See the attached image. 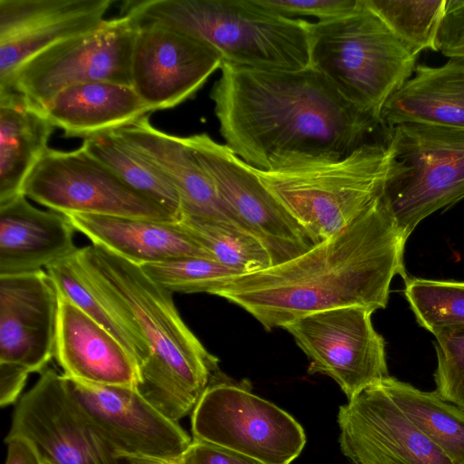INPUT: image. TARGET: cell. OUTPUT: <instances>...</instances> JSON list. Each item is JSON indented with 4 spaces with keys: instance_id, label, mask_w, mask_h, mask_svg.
Listing matches in <instances>:
<instances>
[{
    "instance_id": "1",
    "label": "cell",
    "mask_w": 464,
    "mask_h": 464,
    "mask_svg": "<svg viewBox=\"0 0 464 464\" xmlns=\"http://www.w3.org/2000/svg\"><path fill=\"white\" fill-rule=\"evenodd\" d=\"M210 97L226 142L263 171L344 158L379 123L311 66L266 71L222 62Z\"/></svg>"
},
{
    "instance_id": "2",
    "label": "cell",
    "mask_w": 464,
    "mask_h": 464,
    "mask_svg": "<svg viewBox=\"0 0 464 464\" xmlns=\"http://www.w3.org/2000/svg\"><path fill=\"white\" fill-rule=\"evenodd\" d=\"M407 239L382 197L338 233L268 268L232 277L211 295L240 306L264 328L334 308L386 307L392 280L408 276Z\"/></svg>"
},
{
    "instance_id": "3",
    "label": "cell",
    "mask_w": 464,
    "mask_h": 464,
    "mask_svg": "<svg viewBox=\"0 0 464 464\" xmlns=\"http://www.w3.org/2000/svg\"><path fill=\"white\" fill-rule=\"evenodd\" d=\"M69 259L84 285L138 344L137 391L176 422L191 414L221 373L218 358L182 320L172 293L140 266L94 244L78 248Z\"/></svg>"
},
{
    "instance_id": "4",
    "label": "cell",
    "mask_w": 464,
    "mask_h": 464,
    "mask_svg": "<svg viewBox=\"0 0 464 464\" xmlns=\"http://www.w3.org/2000/svg\"><path fill=\"white\" fill-rule=\"evenodd\" d=\"M122 15L160 23L213 47L222 62L266 71L310 66L309 24L259 0H129Z\"/></svg>"
},
{
    "instance_id": "5",
    "label": "cell",
    "mask_w": 464,
    "mask_h": 464,
    "mask_svg": "<svg viewBox=\"0 0 464 464\" xmlns=\"http://www.w3.org/2000/svg\"><path fill=\"white\" fill-rule=\"evenodd\" d=\"M310 66L380 126L389 97L413 74L417 55L368 0L350 14L309 24Z\"/></svg>"
},
{
    "instance_id": "6",
    "label": "cell",
    "mask_w": 464,
    "mask_h": 464,
    "mask_svg": "<svg viewBox=\"0 0 464 464\" xmlns=\"http://www.w3.org/2000/svg\"><path fill=\"white\" fill-rule=\"evenodd\" d=\"M393 167L383 139L370 140L344 158L275 171L251 169L314 244L338 233L383 195Z\"/></svg>"
},
{
    "instance_id": "7",
    "label": "cell",
    "mask_w": 464,
    "mask_h": 464,
    "mask_svg": "<svg viewBox=\"0 0 464 464\" xmlns=\"http://www.w3.org/2000/svg\"><path fill=\"white\" fill-rule=\"evenodd\" d=\"M384 130L393 167L382 199L408 239L425 218L464 198V130L422 124Z\"/></svg>"
},
{
    "instance_id": "8",
    "label": "cell",
    "mask_w": 464,
    "mask_h": 464,
    "mask_svg": "<svg viewBox=\"0 0 464 464\" xmlns=\"http://www.w3.org/2000/svg\"><path fill=\"white\" fill-rule=\"evenodd\" d=\"M192 439L263 464H291L303 451L304 430L288 412L251 392L248 383L221 378L203 392L191 413Z\"/></svg>"
},
{
    "instance_id": "9",
    "label": "cell",
    "mask_w": 464,
    "mask_h": 464,
    "mask_svg": "<svg viewBox=\"0 0 464 464\" xmlns=\"http://www.w3.org/2000/svg\"><path fill=\"white\" fill-rule=\"evenodd\" d=\"M23 194L64 215L178 222L82 147L68 151L48 148L28 175Z\"/></svg>"
},
{
    "instance_id": "10",
    "label": "cell",
    "mask_w": 464,
    "mask_h": 464,
    "mask_svg": "<svg viewBox=\"0 0 464 464\" xmlns=\"http://www.w3.org/2000/svg\"><path fill=\"white\" fill-rule=\"evenodd\" d=\"M137 23L121 15L97 29L62 41L24 63L0 91H14L44 110L63 89L89 81L131 86Z\"/></svg>"
},
{
    "instance_id": "11",
    "label": "cell",
    "mask_w": 464,
    "mask_h": 464,
    "mask_svg": "<svg viewBox=\"0 0 464 464\" xmlns=\"http://www.w3.org/2000/svg\"><path fill=\"white\" fill-rule=\"evenodd\" d=\"M185 138L213 181L227 218L264 244L273 266L292 259L314 245L251 167L226 144L217 142L207 133Z\"/></svg>"
},
{
    "instance_id": "12",
    "label": "cell",
    "mask_w": 464,
    "mask_h": 464,
    "mask_svg": "<svg viewBox=\"0 0 464 464\" xmlns=\"http://www.w3.org/2000/svg\"><path fill=\"white\" fill-rule=\"evenodd\" d=\"M372 313L362 306L334 308L282 328L310 360L308 372L331 377L349 401L389 376L385 343L373 328Z\"/></svg>"
},
{
    "instance_id": "13",
    "label": "cell",
    "mask_w": 464,
    "mask_h": 464,
    "mask_svg": "<svg viewBox=\"0 0 464 464\" xmlns=\"http://www.w3.org/2000/svg\"><path fill=\"white\" fill-rule=\"evenodd\" d=\"M64 378L76 407L120 459L179 460L192 442L179 422L161 413L136 389Z\"/></svg>"
},
{
    "instance_id": "14",
    "label": "cell",
    "mask_w": 464,
    "mask_h": 464,
    "mask_svg": "<svg viewBox=\"0 0 464 464\" xmlns=\"http://www.w3.org/2000/svg\"><path fill=\"white\" fill-rule=\"evenodd\" d=\"M7 436L31 440L53 464H129L120 459L73 402L63 373L46 368L13 411Z\"/></svg>"
},
{
    "instance_id": "15",
    "label": "cell",
    "mask_w": 464,
    "mask_h": 464,
    "mask_svg": "<svg viewBox=\"0 0 464 464\" xmlns=\"http://www.w3.org/2000/svg\"><path fill=\"white\" fill-rule=\"evenodd\" d=\"M135 22L131 86L150 111L191 98L221 67L219 53L205 42L160 23Z\"/></svg>"
},
{
    "instance_id": "16",
    "label": "cell",
    "mask_w": 464,
    "mask_h": 464,
    "mask_svg": "<svg viewBox=\"0 0 464 464\" xmlns=\"http://www.w3.org/2000/svg\"><path fill=\"white\" fill-rule=\"evenodd\" d=\"M337 423L341 451L352 464H454L378 382L340 406Z\"/></svg>"
},
{
    "instance_id": "17",
    "label": "cell",
    "mask_w": 464,
    "mask_h": 464,
    "mask_svg": "<svg viewBox=\"0 0 464 464\" xmlns=\"http://www.w3.org/2000/svg\"><path fill=\"white\" fill-rule=\"evenodd\" d=\"M111 0H0V86L27 60L97 29Z\"/></svg>"
},
{
    "instance_id": "18",
    "label": "cell",
    "mask_w": 464,
    "mask_h": 464,
    "mask_svg": "<svg viewBox=\"0 0 464 464\" xmlns=\"http://www.w3.org/2000/svg\"><path fill=\"white\" fill-rule=\"evenodd\" d=\"M58 294L46 271L0 276V362L42 372L54 357Z\"/></svg>"
},
{
    "instance_id": "19",
    "label": "cell",
    "mask_w": 464,
    "mask_h": 464,
    "mask_svg": "<svg viewBox=\"0 0 464 464\" xmlns=\"http://www.w3.org/2000/svg\"><path fill=\"white\" fill-rule=\"evenodd\" d=\"M57 294L54 358L63 374L83 383L137 390L139 368L130 352L72 301Z\"/></svg>"
},
{
    "instance_id": "20",
    "label": "cell",
    "mask_w": 464,
    "mask_h": 464,
    "mask_svg": "<svg viewBox=\"0 0 464 464\" xmlns=\"http://www.w3.org/2000/svg\"><path fill=\"white\" fill-rule=\"evenodd\" d=\"M74 231L64 214L38 209L24 195L0 204V276L42 270L72 256Z\"/></svg>"
},
{
    "instance_id": "21",
    "label": "cell",
    "mask_w": 464,
    "mask_h": 464,
    "mask_svg": "<svg viewBox=\"0 0 464 464\" xmlns=\"http://www.w3.org/2000/svg\"><path fill=\"white\" fill-rule=\"evenodd\" d=\"M116 131L176 188L181 200V219H227L213 181L195 157L185 137L157 129L150 123L148 115Z\"/></svg>"
},
{
    "instance_id": "22",
    "label": "cell",
    "mask_w": 464,
    "mask_h": 464,
    "mask_svg": "<svg viewBox=\"0 0 464 464\" xmlns=\"http://www.w3.org/2000/svg\"><path fill=\"white\" fill-rule=\"evenodd\" d=\"M413 73L386 101L380 127L422 124L464 130V59L417 65Z\"/></svg>"
},
{
    "instance_id": "23",
    "label": "cell",
    "mask_w": 464,
    "mask_h": 464,
    "mask_svg": "<svg viewBox=\"0 0 464 464\" xmlns=\"http://www.w3.org/2000/svg\"><path fill=\"white\" fill-rule=\"evenodd\" d=\"M65 216L74 229L92 244L140 266L180 256L212 258L178 222L85 214Z\"/></svg>"
},
{
    "instance_id": "24",
    "label": "cell",
    "mask_w": 464,
    "mask_h": 464,
    "mask_svg": "<svg viewBox=\"0 0 464 464\" xmlns=\"http://www.w3.org/2000/svg\"><path fill=\"white\" fill-rule=\"evenodd\" d=\"M44 111L64 136L83 140L120 130L151 112L132 86L110 81L70 85L49 102Z\"/></svg>"
},
{
    "instance_id": "25",
    "label": "cell",
    "mask_w": 464,
    "mask_h": 464,
    "mask_svg": "<svg viewBox=\"0 0 464 464\" xmlns=\"http://www.w3.org/2000/svg\"><path fill=\"white\" fill-rule=\"evenodd\" d=\"M54 128L44 109L14 91H0V204L24 195Z\"/></svg>"
},
{
    "instance_id": "26",
    "label": "cell",
    "mask_w": 464,
    "mask_h": 464,
    "mask_svg": "<svg viewBox=\"0 0 464 464\" xmlns=\"http://www.w3.org/2000/svg\"><path fill=\"white\" fill-rule=\"evenodd\" d=\"M403 414L454 464H464V411L436 392L388 376L378 382Z\"/></svg>"
},
{
    "instance_id": "27",
    "label": "cell",
    "mask_w": 464,
    "mask_h": 464,
    "mask_svg": "<svg viewBox=\"0 0 464 464\" xmlns=\"http://www.w3.org/2000/svg\"><path fill=\"white\" fill-rule=\"evenodd\" d=\"M82 147L131 188L160 205L178 222L181 219V200L176 188L116 130L85 139Z\"/></svg>"
},
{
    "instance_id": "28",
    "label": "cell",
    "mask_w": 464,
    "mask_h": 464,
    "mask_svg": "<svg viewBox=\"0 0 464 464\" xmlns=\"http://www.w3.org/2000/svg\"><path fill=\"white\" fill-rule=\"evenodd\" d=\"M178 223L214 260L238 275L273 266L272 256L264 244L228 219L183 218Z\"/></svg>"
},
{
    "instance_id": "29",
    "label": "cell",
    "mask_w": 464,
    "mask_h": 464,
    "mask_svg": "<svg viewBox=\"0 0 464 464\" xmlns=\"http://www.w3.org/2000/svg\"><path fill=\"white\" fill-rule=\"evenodd\" d=\"M404 295L420 326L433 335L464 327V282L404 278Z\"/></svg>"
},
{
    "instance_id": "30",
    "label": "cell",
    "mask_w": 464,
    "mask_h": 464,
    "mask_svg": "<svg viewBox=\"0 0 464 464\" xmlns=\"http://www.w3.org/2000/svg\"><path fill=\"white\" fill-rule=\"evenodd\" d=\"M368 3L413 53L439 51L437 39L448 0H368Z\"/></svg>"
},
{
    "instance_id": "31",
    "label": "cell",
    "mask_w": 464,
    "mask_h": 464,
    "mask_svg": "<svg viewBox=\"0 0 464 464\" xmlns=\"http://www.w3.org/2000/svg\"><path fill=\"white\" fill-rule=\"evenodd\" d=\"M155 283L174 293L212 294L238 274L210 257L180 256L140 266Z\"/></svg>"
},
{
    "instance_id": "32",
    "label": "cell",
    "mask_w": 464,
    "mask_h": 464,
    "mask_svg": "<svg viewBox=\"0 0 464 464\" xmlns=\"http://www.w3.org/2000/svg\"><path fill=\"white\" fill-rule=\"evenodd\" d=\"M46 272L57 292L112 334L130 352L139 368L141 353L138 344L121 324L81 281L69 256L48 266Z\"/></svg>"
},
{
    "instance_id": "33",
    "label": "cell",
    "mask_w": 464,
    "mask_h": 464,
    "mask_svg": "<svg viewBox=\"0 0 464 464\" xmlns=\"http://www.w3.org/2000/svg\"><path fill=\"white\" fill-rule=\"evenodd\" d=\"M434 336L438 361L435 392L464 411V327L446 330Z\"/></svg>"
},
{
    "instance_id": "34",
    "label": "cell",
    "mask_w": 464,
    "mask_h": 464,
    "mask_svg": "<svg viewBox=\"0 0 464 464\" xmlns=\"http://www.w3.org/2000/svg\"><path fill=\"white\" fill-rule=\"evenodd\" d=\"M269 9L285 16L314 17L317 21H328L353 12L360 0H259Z\"/></svg>"
},
{
    "instance_id": "35",
    "label": "cell",
    "mask_w": 464,
    "mask_h": 464,
    "mask_svg": "<svg viewBox=\"0 0 464 464\" xmlns=\"http://www.w3.org/2000/svg\"><path fill=\"white\" fill-rule=\"evenodd\" d=\"M437 46L449 58L464 59V0H448Z\"/></svg>"
},
{
    "instance_id": "36",
    "label": "cell",
    "mask_w": 464,
    "mask_h": 464,
    "mask_svg": "<svg viewBox=\"0 0 464 464\" xmlns=\"http://www.w3.org/2000/svg\"><path fill=\"white\" fill-rule=\"evenodd\" d=\"M179 461L182 464H263L239 452L194 439Z\"/></svg>"
},
{
    "instance_id": "37",
    "label": "cell",
    "mask_w": 464,
    "mask_h": 464,
    "mask_svg": "<svg viewBox=\"0 0 464 464\" xmlns=\"http://www.w3.org/2000/svg\"><path fill=\"white\" fill-rule=\"evenodd\" d=\"M30 372L16 364L0 362V405L14 404L21 398Z\"/></svg>"
},
{
    "instance_id": "38",
    "label": "cell",
    "mask_w": 464,
    "mask_h": 464,
    "mask_svg": "<svg viewBox=\"0 0 464 464\" xmlns=\"http://www.w3.org/2000/svg\"><path fill=\"white\" fill-rule=\"evenodd\" d=\"M5 441L7 447L5 464H44L39 450L31 440L6 435Z\"/></svg>"
},
{
    "instance_id": "39",
    "label": "cell",
    "mask_w": 464,
    "mask_h": 464,
    "mask_svg": "<svg viewBox=\"0 0 464 464\" xmlns=\"http://www.w3.org/2000/svg\"><path fill=\"white\" fill-rule=\"evenodd\" d=\"M126 461L129 464H182L179 460H160L145 458H129Z\"/></svg>"
},
{
    "instance_id": "40",
    "label": "cell",
    "mask_w": 464,
    "mask_h": 464,
    "mask_svg": "<svg viewBox=\"0 0 464 464\" xmlns=\"http://www.w3.org/2000/svg\"><path fill=\"white\" fill-rule=\"evenodd\" d=\"M43 461H44V464H53L52 463L51 461L45 459H43Z\"/></svg>"
}]
</instances>
